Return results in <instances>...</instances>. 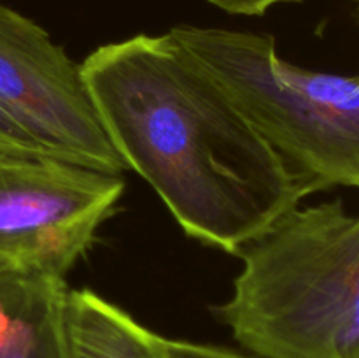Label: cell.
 Listing matches in <instances>:
<instances>
[{"label":"cell","mask_w":359,"mask_h":358,"mask_svg":"<svg viewBox=\"0 0 359 358\" xmlns=\"http://www.w3.org/2000/svg\"><path fill=\"white\" fill-rule=\"evenodd\" d=\"M168 32L291 171L319 192L359 190V76L286 62L269 34L191 25Z\"/></svg>","instance_id":"obj_3"},{"label":"cell","mask_w":359,"mask_h":358,"mask_svg":"<svg viewBox=\"0 0 359 358\" xmlns=\"http://www.w3.org/2000/svg\"><path fill=\"white\" fill-rule=\"evenodd\" d=\"M125 190L116 172L0 153V270L65 279Z\"/></svg>","instance_id":"obj_4"},{"label":"cell","mask_w":359,"mask_h":358,"mask_svg":"<svg viewBox=\"0 0 359 358\" xmlns=\"http://www.w3.org/2000/svg\"><path fill=\"white\" fill-rule=\"evenodd\" d=\"M69 358H168L167 339L93 290L67 291Z\"/></svg>","instance_id":"obj_7"},{"label":"cell","mask_w":359,"mask_h":358,"mask_svg":"<svg viewBox=\"0 0 359 358\" xmlns=\"http://www.w3.org/2000/svg\"><path fill=\"white\" fill-rule=\"evenodd\" d=\"M167 351L168 358H251L223 346L177 339H167Z\"/></svg>","instance_id":"obj_9"},{"label":"cell","mask_w":359,"mask_h":358,"mask_svg":"<svg viewBox=\"0 0 359 358\" xmlns=\"http://www.w3.org/2000/svg\"><path fill=\"white\" fill-rule=\"evenodd\" d=\"M0 153L51 154L9 114L0 107Z\"/></svg>","instance_id":"obj_8"},{"label":"cell","mask_w":359,"mask_h":358,"mask_svg":"<svg viewBox=\"0 0 359 358\" xmlns=\"http://www.w3.org/2000/svg\"><path fill=\"white\" fill-rule=\"evenodd\" d=\"M0 107L51 157L121 174L83 70L51 35L0 4Z\"/></svg>","instance_id":"obj_5"},{"label":"cell","mask_w":359,"mask_h":358,"mask_svg":"<svg viewBox=\"0 0 359 358\" xmlns=\"http://www.w3.org/2000/svg\"><path fill=\"white\" fill-rule=\"evenodd\" d=\"M216 316L258 358H359V214L297 206L237 253Z\"/></svg>","instance_id":"obj_2"},{"label":"cell","mask_w":359,"mask_h":358,"mask_svg":"<svg viewBox=\"0 0 359 358\" xmlns=\"http://www.w3.org/2000/svg\"><path fill=\"white\" fill-rule=\"evenodd\" d=\"M65 279L0 270V358H69Z\"/></svg>","instance_id":"obj_6"},{"label":"cell","mask_w":359,"mask_h":358,"mask_svg":"<svg viewBox=\"0 0 359 358\" xmlns=\"http://www.w3.org/2000/svg\"><path fill=\"white\" fill-rule=\"evenodd\" d=\"M207 2L230 14L259 16V14H265L270 7L277 6V4L300 2V0H207Z\"/></svg>","instance_id":"obj_10"},{"label":"cell","mask_w":359,"mask_h":358,"mask_svg":"<svg viewBox=\"0 0 359 358\" xmlns=\"http://www.w3.org/2000/svg\"><path fill=\"white\" fill-rule=\"evenodd\" d=\"M105 133L188 237L237 255L319 192L175 41L139 34L81 63Z\"/></svg>","instance_id":"obj_1"}]
</instances>
